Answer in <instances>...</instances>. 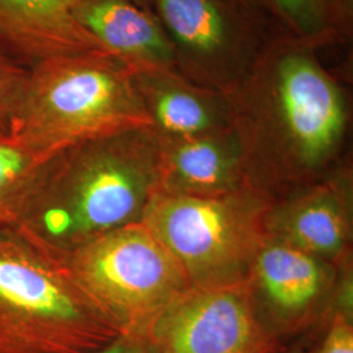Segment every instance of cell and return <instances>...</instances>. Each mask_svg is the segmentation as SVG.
<instances>
[{
    "mask_svg": "<svg viewBox=\"0 0 353 353\" xmlns=\"http://www.w3.org/2000/svg\"><path fill=\"white\" fill-rule=\"evenodd\" d=\"M55 156L29 150L8 135H0V224L20 223Z\"/></svg>",
    "mask_w": 353,
    "mask_h": 353,
    "instance_id": "cell-14",
    "label": "cell"
},
{
    "mask_svg": "<svg viewBox=\"0 0 353 353\" xmlns=\"http://www.w3.org/2000/svg\"><path fill=\"white\" fill-rule=\"evenodd\" d=\"M321 353H353L352 328L344 321H336Z\"/></svg>",
    "mask_w": 353,
    "mask_h": 353,
    "instance_id": "cell-19",
    "label": "cell"
},
{
    "mask_svg": "<svg viewBox=\"0 0 353 353\" xmlns=\"http://www.w3.org/2000/svg\"><path fill=\"white\" fill-rule=\"evenodd\" d=\"M29 68L0 42V135L8 134Z\"/></svg>",
    "mask_w": 353,
    "mask_h": 353,
    "instance_id": "cell-17",
    "label": "cell"
},
{
    "mask_svg": "<svg viewBox=\"0 0 353 353\" xmlns=\"http://www.w3.org/2000/svg\"><path fill=\"white\" fill-rule=\"evenodd\" d=\"M160 143L161 176L173 186L194 191L192 195L212 196L233 185L243 154L233 127L191 139H160Z\"/></svg>",
    "mask_w": 353,
    "mask_h": 353,
    "instance_id": "cell-12",
    "label": "cell"
},
{
    "mask_svg": "<svg viewBox=\"0 0 353 353\" xmlns=\"http://www.w3.org/2000/svg\"><path fill=\"white\" fill-rule=\"evenodd\" d=\"M160 353H261L262 336L243 292L183 294L154 321Z\"/></svg>",
    "mask_w": 353,
    "mask_h": 353,
    "instance_id": "cell-8",
    "label": "cell"
},
{
    "mask_svg": "<svg viewBox=\"0 0 353 353\" xmlns=\"http://www.w3.org/2000/svg\"><path fill=\"white\" fill-rule=\"evenodd\" d=\"M80 290L121 334H134L185 294L186 274L141 223L63 255Z\"/></svg>",
    "mask_w": 353,
    "mask_h": 353,
    "instance_id": "cell-5",
    "label": "cell"
},
{
    "mask_svg": "<svg viewBox=\"0 0 353 353\" xmlns=\"http://www.w3.org/2000/svg\"><path fill=\"white\" fill-rule=\"evenodd\" d=\"M76 20L137 70L179 72L176 52L154 14L134 0H76ZM182 75V74H181Z\"/></svg>",
    "mask_w": 353,
    "mask_h": 353,
    "instance_id": "cell-11",
    "label": "cell"
},
{
    "mask_svg": "<svg viewBox=\"0 0 353 353\" xmlns=\"http://www.w3.org/2000/svg\"><path fill=\"white\" fill-rule=\"evenodd\" d=\"M191 81L229 94L249 74L261 48L230 0H147Z\"/></svg>",
    "mask_w": 353,
    "mask_h": 353,
    "instance_id": "cell-7",
    "label": "cell"
},
{
    "mask_svg": "<svg viewBox=\"0 0 353 353\" xmlns=\"http://www.w3.org/2000/svg\"><path fill=\"white\" fill-rule=\"evenodd\" d=\"M76 0H0V42L26 65L51 57L106 50L80 26Z\"/></svg>",
    "mask_w": 353,
    "mask_h": 353,
    "instance_id": "cell-10",
    "label": "cell"
},
{
    "mask_svg": "<svg viewBox=\"0 0 353 353\" xmlns=\"http://www.w3.org/2000/svg\"><path fill=\"white\" fill-rule=\"evenodd\" d=\"M327 7L330 17L339 30V26H347L352 12V0H323Z\"/></svg>",
    "mask_w": 353,
    "mask_h": 353,
    "instance_id": "cell-20",
    "label": "cell"
},
{
    "mask_svg": "<svg viewBox=\"0 0 353 353\" xmlns=\"http://www.w3.org/2000/svg\"><path fill=\"white\" fill-rule=\"evenodd\" d=\"M119 334L62 255L19 224H0V353H88Z\"/></svg>",
    "mask_w": 353,
    "mask_h": 353,
    "instance_id": "cell-4",
    "label": "cell"
},
{
    "mask_svg": "<svg viewBox=\"0 0 353 353\" xmlns=\"http://www.w3.org/2000/svg\"><path fill=\"white\" fill-rule=\"evenodd\" d=\"M281 227L290 245L309 254H334L344 242L341 211L327 196L299 204L283 217Z\"/></svg>",
    "mask_w": 353,
    "mask_h": 353,
    "instance_id": "cell-15",
    "label": "cell"
},
{
    "mask_svg": "<svg viewBox=\"0 0 353 353\" xmlns=\"http://www.w3.org/2000/svg\"><path fill=\"white\" fill-rule=\"evenodd\" d=\"M256 272L267 297L288 312L306 307L322 285V271L312 254L290 243L265 246L258 254Z\"/></svg>",
    "mask_w": 353,
    "mask_h": 353,
    "instance_id": "cell-13",
    "label": "cell"
},
{
    "mask_svg": "<svg viewBox=\"0 0 353 353\" xmlns=\"http://www.w3.org/2000/svg\"><path fill=\"white\" fill-rule=\"evenodd\" d=\"M186 276L212 280L237 270L252 252L254 232L243 210L212 196L154 194L141 216Z\"/></svg>",
    "mask_w": 353,
    "mask_h": 353,
    "instance_id": "cell-6",
    "label": "cell"
},
{
    "mask_svg": "<svg viewBox=\"0 0 353 353\" xmlns=\"http://www.w3.org/2000/svg\"><path fill=\"white\" fill-rule=\"evenodd\" d=\"M134 1H137V3H143V1H145V3H147V0H134Z\"/></svg>",
    "mask_w": 353,
    "mask_h": 353,
    "instance_id": "cell-22",
    "label": "cell"
},
{
    "mask_svg": "<svg viewBox=\"0 0 353 353\" xmlns=\"http://www.w3.org/2000/svg\"><path fill=\"white\" fill-rule=\"evenodd\" d=\"M88 353H159L135 334H119L114 341Z\"/></svg>",
    "mask_w": 353,
    "mask_h": 353,
    "instance_id": "cell-18",
    "label": "cell"
},
{
    "mask_svg": "<svg viewBox=\"0 0 353 353\" xmlns=\"http://www.w3.org/2000/svg\"><path fill=\"white\" fill-rule=\"evenodd\" d=\"M246 109L261 143L284 161L314 168L336 151L347 102L314 46L294 38L263 46L249 74L227 94Z\"/></svg>",
    "mask_w": 353,
    "mask_h": 353,
    "instance_id": "cell-3",
    "label": "cell"
},
{
    "mask_svg": "<svg viewBox=\"0 0 353 353\" xmlns=\"http://www.w3.org/2000/svg\"><path fill=\"white\" fill-rule=\"evenodd\" d=\"M161 178V143L152 127L79 143L46 168L19 225L65 255L141 220Z\"/></svg>",
    "mask_w": 353,
    "mask_h": 353,
    "instance_id": "cell-1",
    "label": "cell"
},
{
    "mask_svg": "<svg viewBox=\"0 0 353 353\" xmlns=\"http://www.w3.org/2000/svg\"><path fill=\"white\" fill-rule=\"evenodd\" d=\"M137 79L160 139H191L230 128L225 94L165 70H138Z\"/></svg>",
    "mask_w": 353,
    "mask_h": 353,
    "instance_id": "cell-9",
    "label": "cell"
},
{
    "mask_svg": "<svg viewBox=\"0 0 353 353\" xmlns=\"http://www.w3.org/2000/svg\"><path fill=\"white\" fill-rule=\"evenodd\" d=\"M237 4L241 10H248L249 12H258L267 7V0H230Z\"/></svg>",
    "mask_w": 353,
    "mask_h": 353,
    "instance_id": "cell-21",
    "label": "cell"
},
{
    "mask_svg": "<svg viewBox=\"0 0 353 353\" xmlns=\"http://www.w3.org/2000/svg\"><path fill=\"white\" fill-rule=\"evenodd\" d=\"M290 37L303 43L327 42L338 34L323 0H267Z\"/></svg>",
    "mask_w": 353,
    "mask_h": 353,
    "instance_id": "cell-16",
    "label": "cell"
},
{
    "mask_svg": "<svg viewBox=\"0 0 353 353\" xmlns=\"http://www.w3.org/2000/svg\"><path fill=\"white\" fill-rule=\"evenodd\" d=\"M137 68L105 50L62 54L30 65L8 137L59 154L121 131L152 127Z\"/></svg>",
    "mask_w": 353,
    "mask_h": 353,
    "instance_id": "cell-2",
    "label": "cell"
}]
</instances>
